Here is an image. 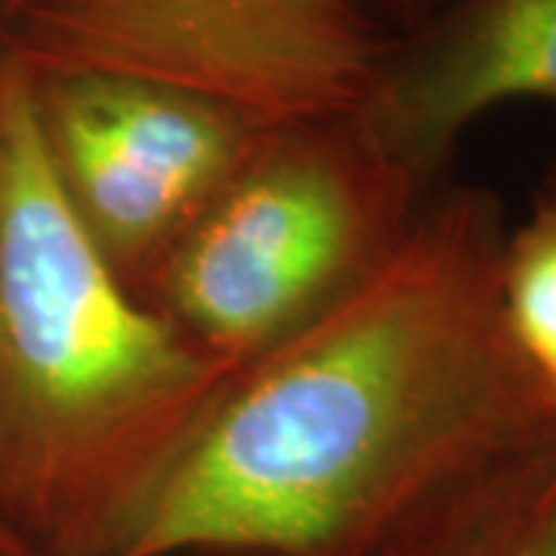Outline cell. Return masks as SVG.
I'll return each mask as SVG.
<instances>
[{
  "label": "cell",
  "mask_w": 556,
  "mask_h": 556,
  "mask_svg": "<svg viewBox=\"0 0 556 556\" xmlns=\"http://www.w3.org/2000/svg\"><path fill=\"white\" fill-rule=\"evenodd\" d=\"M31 3H38V0H0V28L16 20L20 13H25Z\"/></svg>",
  "instance_id": "obj_9"
},
{
  "label": "cell",
  "mask_w": 556,
  "mask_h": 556,
  "mask_svg": "<svg viewBox=\"0 0 556 556\" xmlns=\"http://www.w3.org/2000/svg\"><path fill=\"white\" fill-rule=\"evenodd\" d=\"M390 40L365 0H38L0 28V56L159 80L281 127L356 115Z\"/></svg>",
  "instance_id": "obj_4"
},
{
  "label": "cell",
  "mask_w": 556,
  "mask_h": 556,
  "mask_svg": "<svg viewBox=\"0 0 556 556\" xmlns=\"http://www.w3.org/2000/svg\"><path fill=\"white\" fill-rule=\"evenodd\" d=\"M427 199L356 115L269 127L139 300L241 365L368 276Z\"/></svg>",
  "instance_id": "obj_3"
},
{
  "label": "cell",
  "mask_w": 556,
  "mask_h": 556,
  "mask_svg": "<svg viewBox=\"0 0 556 556\" xmlns=\"http://www.w3.org/2000/svg\"><path fill=\"white\" fill-rule=\"evenodd\" d=\"M0 556H22V551L16 547V541L3 532V526H0Z\"/></svg>",
  "instance_id": "obj_11"
},
{
  "label": "cell",
  "mask_w": 556,
  "mask_h": 556,
  "mask_svg": "<svg viewBox=\"0 0 556 556\" xmlns=\"http://www.w3.org/2000/svg\"><path fill=\"white\" fill-rule=\"evenodd\" d=\"M510 102L556 105V0H445L390 40L356 121L433 195L464 134Z\"/></svg>",
  "instance_id": "obj_6"
},
{
  "label": "cell",
  "mask_w": 556,
  "mask_h": 556,
  "mask_svg": "<svg viewBox=\"0 0 556 556\" xmlns=\"http://www.w3.org/2000/svg\"><path fill=\"white\" fill-rule=\"evenodd\" d=\"M510 223L439 186L378 266L236 365L109 556H365L556 420L501 309Z\"/></svg>",
  "instance_id": "obj_1"
},
{
  "label": "cell",
  "mask_w": 556,
  "mask_h": 556,
  "mask_svg": "<svg viewBox=\"0 0 556 556\" xmlns=\"http://www.w3.org/2000/svg\"><path fill=\"white\" fill-rule=\"evenodd\" d=\"M25 75L65 207L105 266L142 298L269 127L159 80Z\"/></svg>",
  "instance_id": "obj_5"
},
{
  "label": "cell",
  "mask_w": 556,
  "mask_h": 556,
  "mask_svg": "<svg viewBox=\"0 0 556 556\" xmlns=\"http://www.w3.org/2000/svg\"><path fill=\"white\" fill-rule=\"evenodd\" d=\"M501 309L519 358L556 405V204L538 195L510 226L501 260Z\"/></svg>",
  "instance_id": "obj_8"
},
{
  "label": "cell",
  "mask_w": 556,
  "mask_h": 556,
  "mask_svg": "<svg viewBox=\"0 0 556 556\" xmlns=\"http://www.w3.org/2000/svg\"><path fill=\"white\" fill-rule=\"evenodd\" d=\"M365 556H556V420L439 489Z\"/></svg>",
  "instance_id": "obj_7"
},
{
  "label": "cell",
  "mask_w": 556,
  "mask_h": 556,
  "mask_svg": "<svg viewBox=\"0 0 556 556\" xmlns=\"http://www.w3.org/2000/svg\"><path fill=\"white\" fill-rule=\"evenodd\" d=\"M232 371L80 232L0 56V526L22 556L112 554Z\"/></svg>",
  "instance_id": "obj_2"
},
{
  "label": "cell",
  "mask_w": 556,
  "mask_h": 556,
  "mask_svg": "<svg viewBox=\"0 0 556 556\" xmlns=\"http://www.w3.org/2000/svg\"><path fill=\"white\" fill-rule=\"evenodd\" d=\"M541 199L554 201V204H556V161H554V164H551L547 177H544V192H541Z\"/></svg>",
  "instance_id": "obj_10"
}]
</instances>
